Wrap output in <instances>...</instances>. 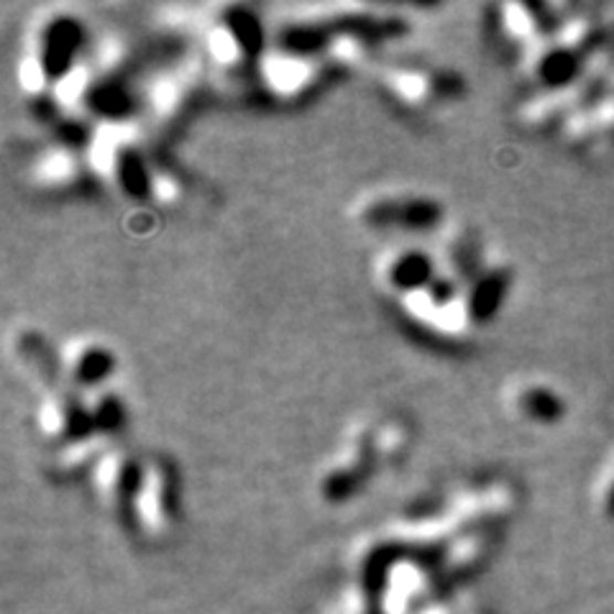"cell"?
<instances>
[{
  "label": "cell",
  "mask_w": 614,
  "mask_h": 614,
  "mask_svg": "<svg viewBox=\"0 0 614 614\" xmlns=\"http://www.w3.org/2000/svg\"><path fill=\"white\" fill-rule=\"evenodd\" d=\"M357 218L369 229L382 231H431L443 221V208L438 200L410 192H382L369 195L357 205Z\"/></svg>",
  "instance_id": "cell-1"
},
{
  "label": "cell",
  "mask_w": 614,
  "mask_h": 614,
  "mask_svg": "<svg viewBox=\"0 0 614 614\" xmlns=\"http://www.w3.org/2000/svg\"><path fill=\"white\" fill-rule=\"evenodd\" d=\"M384 87L392 98L407 105H427L433 100L451 98L458 87V80L448 72L425 67H390L384 72Z\"/></svg>",
  "instance_id": "cell-2"
},
{
  "label": "cell",
  "mask_w": 614,
  "mask_h": 614,
  "mask_svg": "<svg viewBox=\"0 0 614 614\" xmlns=\"http://www.w3.org/2000/svg\"><path fill=\"white\" fill-rule=\"evenodd\" d=\"M64 374L70 377L72 390L100 392L116 371V357L103 343L77 341L62 357Z\"/></svg>",
  "instance_id": "cell-3"
},
{
  "label": "cell",
  "mask_w": 614,
  "mask_h": 614,
  "mask_svg": "<svg viewBox=\"0 0 614 614\" xmlns=\"http://www.w3.org/2000/svg\"><path fill=\"white\" fill-rule=\"evenodd\" d=\"M34 180L42 184V188H70L80 180V161L75 157V151L64 144H56V147L44 149L39 154L34 167Z\"/></svg>",
  "instance_id": "cell-4"
},
{
  "label": "cell",
  "mask_w": 614,
  "mask_h": 614,
  "mask_svg": "<svg viewBox=\"0 0 614 614\" xmlns=\"http://www.w3.org/2000/svg\"><path fill=\"white\" fill-rule=\"evenodd\" d=\"M515 407L520 415L536 420V423H553V420L561 417L563 402L559 400V394L548 390V387L528 384L520 387V392L515 394Z\"/></svg>",
  "instance_id": "cell-5"
}]
</instances>
